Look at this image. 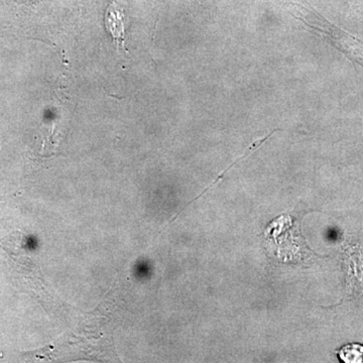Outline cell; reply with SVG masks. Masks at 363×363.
Segmentation results:
<instances>
[{
    "instance_id": "cell-1",
    "label": "cell",
    "mask_w": 363,
    "mask_h": 363,
    "mask_svg": "<svg viewBox=\"0 0 363 363\" xmlns=\"http://www.w3.org/2000/svg\"><path fill=\"white\" fill-rule=\"evenodd\" d=\"M289 11L294 18L302 21L305 26L316 32L318 35H321L329 44L343 52L350 61L362 66L363 68L362 40L358 39L351 33L344 32L337 26L332 25L311 7L291 4L290 11Z\"/></svg>"
},
{
    "instance_id": "cell-2",
    "label": "cell",
    "mask_w": 363,
    "mask_h": 363,
    "mask_svg": "<svg viewBox=\"0 0 363 363\" xmlns=\"http://www.w3.org/2000/svg\"><path fill=\"white\" fill-rule=\"evenodd\" d=\"M126 18L124 11L116 0L108 6L105 13V26L107 30L111 33L114 44L118 45L119 50L128 51L126 49Z\"/></svg>"
},
{
    "instance_id": "cell-3",
    "label": "cell",
    "mask_w": 363,
    "mask_h": 363,
    "mask_svg": "<svg viewBox=\"0 0 363 363\" xmlns=\"http://www.w3.org/2000/svg\"><path fill=\"white\" fill-rule=\"evenodd\" d=\"M339 362L342 363H363V344L348 343L336 352Z\"/></svg>"
}]
</instances>
